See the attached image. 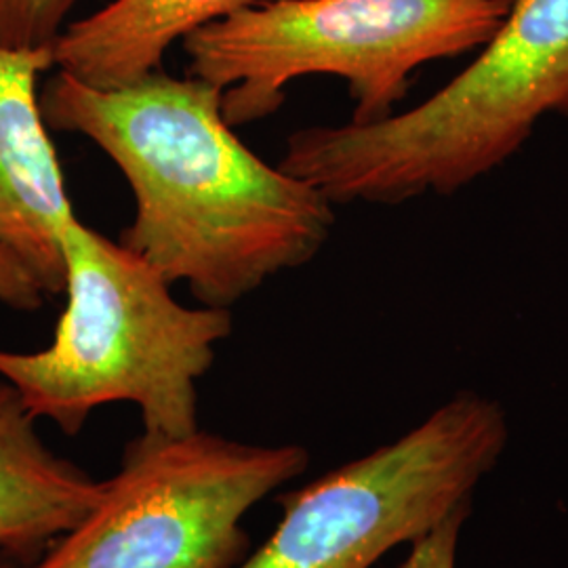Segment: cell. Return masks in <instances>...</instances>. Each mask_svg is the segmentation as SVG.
Here are the masks:
<instances>
[{
  "label": "cell",
  "mask_w": 568,
  "mask_h": 568,
  "mask_svg": "<svg viewBox=\"0 0 568 568\" xmlns=\"http://www.w3.org/2000/svg\"><path fill=\"white\" fill-rule=\"evenodd\" d=\"M47 300V293L37 276L20 257L0 244V304L20 312H34Z\"/></svg>",
  "instance_id": "7c38bea8"
},
{
  "label": "cell",
  "mask_w": 568,
  "mask_h": 568,
  "mask_svg": "<svg viewBox=\"0 0 568 568\" xmlns=\"http://www.w3.org/2000/svg\"><path fill=\"white\" fill-rule=\"evenodd\" d=\"M307 464L297 445H246L201 427L142 432L95 506L28 568H236L248 554L244 516Z\"/></svg>",
  "instance_id": "5b68a950"
},
{
  "label": "cell",
  "mask_w": 568,
  "mask_h": 568,
  "mask_svg": "<svg viewBox=\"0 0 568 568\" xmlns=\"http://www.w3.org/2000/svg\"><path fill=\"white\" fill-rule=\"evenodd\" d=\"M77 0H0V44L53 47Z\"/></svg>",
  "instance_id": "30bf717a"
},
{
  "label": "cell",
  "mask_w": 568,
  "mask_h": 568,
  "mask_svg": "<svg viewBox=\"0 0 568 568\" xmlns=\"http://www.w3.org/2000/svg\"><path fill=\"white\" fill-rule=\"evenodd\" d=\"M508 0H260L183 39L190 77L224 89L232 126L272 116L288 82L337 77L352 122L396 112L415 70L480 51Z\"/></svg>",
  "instance_id": "277c9868"
},
{
  "label": "cell",
  "mask_w": 568,
  "mask_h": 568,
  "mask_svg": "<svg viewBox=\"0 0 568 568\" xmlns=\"http://www.w3.org/2000/svg\"><path fill=\"white\" fill-rule=\"evenodd\" d=\"M508 436L504 406L459 392L392 445L283 495L278 527L236 568H373L471 504Z\"/></svg>",
  "instance_id": "8992f818"
},
{
  "label": "cell",
  "mask_w": 568,
  "mask_h": 568,
  "mask_svg": "<svg viewBox=\"0 0 568 568\" xmlns=\"http://www.w3.org/2000/svg\"><path fill=\"white\" fill-rule=\"evenodd\" d=\"M65 310L39 352L0 349V377L39 422L79 436L103 405L140 408L143 432L199 429V382L232 333L224 307H187L124 244L74 217L63 234Z\"/></svg>",
  "instance_id": "3957f363"
},
{
  "label": "cell",
  "mask_w": 568,
  "mask_h": 568,
  "mask_svg": "<svg viewBox=\"0 0 568 568\" xmlns=\"http://www.w3.org/2000/svg\"><path fill=\"white\" fill-rule=\"evenodd\" d=\"M49 129L95 143L135 196L129 251L209 307L236 304L312 262L335 225L314 185L272 166L225 121L224 89L163 68L121 89L58 72L41 87Z\"/></svg>",
  "instance_id": "6da1fadb"
},
{
  "label": "cell",
  "mask_w": 568,
  "mask_h": 568,
  "mask_svg": "<svg viewBox=\"0 0 568 568\" xmlns=\"http://www.w3.org/2000/svg\"><path fill=\"white\" fill-rule=\"evenodd\" d=\"M0 568H23L20 562H16L13 558H9V556H4L2 551H0Z\"/></svg>",
  "instance_id": "4fadbf2b"
},
{
  "label": "cell",
  "mask_w": 568,
  "mask_h": 568,
  "mask_svg": "<svg viewBox=\"0 0 568 568\" xmlns=\"http://www.w3.org/2000/svg\"><path fill=\"white\" fill-rule=\"evenodd\" d=\"M260 0H112L68 23L53 42L60 72L95 89H121L163 68L166 51Z\"/></svg>",
  "instance_id": "9c48e42d"
},
{
  "label": "cell",
  "mask_w": 568,
  "mask_h": 568,
  "mask_svg": "<svg viewBox=\"0 0 568 568\" xmlns=\"http://www.w3.org/2000/svg\"><path fill=\"white\" fill-rule=\"evenodd\" d=\"M476 60L426 102L384 121L305 126L281 169L333 204L453 196L516 156L548 116H568V0H508Z\"/></svg>",
  "instance_id": "7a4b0ae2"
},
{
  "label": "cell",
  "mask_w": 568,
  "mask_h": 568,
  "mask_svg": "<svg viewBox=\"0 0 568 568\" xmlns=\"http://www.w3.org/2000/svg\"><path fill=\"white\" fill-rule=\"evenodd\" d=\"M469 511L471 504L459 506L440 525H436L417 541L408 544L410 549L398 568H457L459 535L469 518Z\"/></svg>",
  "instance_id": "8fae6325"
},
{
  "label": "cell",
  "mask_w": 568,
  "mask_h": 568,
  "mask_svg": "<svg viewBox=\"0 0 568 568\" xmlns=\"http://www.w3.org/2000/svg\"><path fill=\"white\" fill-rule=\"evenodd\" d=\"M53 65V47L0 44V244L47 297L63 293V234L77 217L41 110L42 74Z\"/></svg>",
  "instance_id": "52a82bcc"
},
{
  "label": "cell",
  "mask_w": 568,
  "mask_h": 568,
  "mask_svg": "<svg viewBox=\"0 0 568 568\" xmlns=\"http://www.w3.org/2000/svg\"><path fill=\"white\" fill-rule=\"evenodd\" d=\"M100 495L102 480L42 440L18 389L0 377V551L34 565Z\"/></svg>",
  "instance_id": "ba28073f"
}]
</instances>
